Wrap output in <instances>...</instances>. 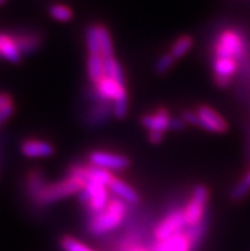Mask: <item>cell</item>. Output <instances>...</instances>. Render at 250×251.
Masks as SVG:
<instances>
[{
    "instance_id": "6da1fadb",
    "label": "cell",
    "mask_w": 250,
    "mask_h": 251,
    "mask_svg": "<svg viewBox=\"0 0 250 251\" xmlns=\"http://www.w3.org/2000/svg\"><path fill=\"white\" fill-rule=\"evenodd\" d=\"M128 213V205L119 198L110 199L100 213L91 216L87 225L88 232L93 236H102L120 226Z\"/></svg>"
},
{
    "instance_id": "7a4b0ae2",
    "label": "cell",
    "mask_w": 250,
    "mask_h": 251,
    "mask_svg": "<svg viewBox=\"0 0 250 251\" xmlns=\"http://www.w3.org/2000/svg\"><path fill=\"white\" fill-rule=\"evenodd\" d=\"M84 185L85 184L81 178L68 175L61 181L46 185L44 190L40 193L37 199H36L35 204H37V205H50V204H54L64 199V198H68L70 195L80 193L84 188Z\"/></svg>"
},
{
    "instance_id": "3957f363",
    "label": "cell",
    "mask_w": 250,
    "mask_h": 251,
    "mask_svg": "<svg viewBox=\"0 0 250 251\" xmlns=\"http://www.w3.org/2000/svg\"><path fill=\"white\" fill-rule=\"evenodd\" d=\"M215 57L220 59H232L239 61L245 56L247 44L245 38L234 29H226L222 32L215 44Z\"/></svg>"
},
{
    "instance_id": "277c9868",
    "label": "cell",
    "mask_w": 250,
    "mask_h": 251,
    "mask_svg": "<svg viewBox=\"0 0 250 251\" xmlns=\"http://www.w3.org/2000/svg\"><path fill=\"white\" fill-rule=\"evenodd\" d=\"M208 189L204 185H196L190 197L189 201L185 205L184 217L187 227L195 226L206 218V208L208 203Z\"/></svg>"
},
{
    "instance_id": "5b68a950",
    "label": "cell",
    "mask_w": 250,
    "mask_h": 251,
    "mask_svg": "<svg viewBox=\"0 0 250 251\" xmlns=\"http://www.w3.org/2000/svg\"><path fill=\"white\" fill-rule=\"evenodd\" d=\"M187 228V222L183 210H174L157 225L155 228V241H165L172 236L183 232Z\"/></svg>"
},
{
    "instance_id": "8992f818",
    "label": "cell",
    "mask_w": 250,
    "mask_h": 251,
    "mask_svg": "<svg viewBox=\"0 0 250 251\" xmlns=\"http://www.w3.org/2000/svg\"><path fill=\"white\" fill-rule=\"evenodd\" d=\"M68 175L76 176L81 178L84 184L87 182H96L108 186L114 180V176L110 171L100 167H96L93 165H74L68 170Z\"/></svg>"
},
{
    "instance_id": "52a82bcc",
    "label": "cell",
    "mask_w": 250,
    "mask_h": 251,
    "mask_svg": "<svg viewBox=\"0 0 250 251\" xmlns=\"http://www.w3.org/2000/svg\"><path fill=\"white\" fill-rule=\"evenodd\" d=\"M89 165H93L100 169L108 171H123L128 169L130 161L127 156L117 154V153L105 152V151H93L88 156Z\"/></svg>"
},
{
    "instance_id": "ba28073f",
    "label": "cell",
    "mask_w": 250,
    "mask_h": 251,
    "mask_svg": "<svg viewBox=\"0 0 250 251\" xmlns=\"http://www.w3.org/2000/svg\"><path fill=\"white\" fill-rule=\"evenodd\" d=\"M93 95L97 102H114L128 93L124 84L105 75L100 82L95 84Z\"/></svg>"
},
{
    "instance_id": "9c48e42d",
    "label": "cell",
    "mask_w": 250,
    "mask_h": 251,
    "mask_svg": "<svg viewBox=\"0 0 250 251\" xmlns=\"http://www.w3.org/2000/svg\"><path fill=\"white\" fill-rule=\"evenodd\" d=\"M196 114L199 118V127L204 130L211 133H226L228 130L225 119L208 106H200Z\"/></svg>"
},
{
    "instance_id": "30bf717a",
    "label": "cell",
    "mask_w": 250,
    "mask_h": 251,
    "mask_svg": "<svg viewBox=\"0 0 250 251\" xmlns=\"http://www.w3.org/2000/svg\"><path fill=\"white\" fill-rule=\"evenodd\" d=\"M84 188L89 193V203L85 208L91 213V216H95V214L100 213L110 201L108 186L96 184V182H87L84 185Z\"/></svg>"
},
{
    "instance_id": "8fae6325",
    "label": "cell",
    "mask_w": 250,
    "mask_h": 251,
    "mask_svg": "<svg viewBox=\"0 0 250 251\" xmlns=\"http://www.w3.org/2000/svg\"><path fill=\"white\" fill-rule=\"evenodd\" d=\"M239 61L232 59H220L215 57L213 61V72H215V82L219 87L225 88L230 84L232 76L236 73Z\"/></svg>"
},
{
    "instance_id": "7c38bea8",
    "label": "cell",
    "mask_w": 250,
    "mask_h": 251,
    "mask_svg": "<svg viewBox=\"0 0 250 251\" xmlns=\"http://www.w3.org/2000/svg\"><path fill=\"white\" fill-rule=\"evenodd\" d=\"M21 152L27 158H45L54 154V146L45 140L27 139L21 144Z\"/></svg>"
},
{
    "instance_id": "4fadbf2b",
    "label": "cell",
    "mask_w": 250,
    "mask_h": 251,
    "mask_svg": "<svg viewBox=\"0 0 250 251\" xmlns=\"http://www.w3.org/2000/svg\"><path fill=\"white\" fill-rule=\"evenodd\" d=\"M171 116L170 112L166 108H159L157 111L153 114L144 115L140 120L142 125L149 131H160V133H165L168 129L170 125Z\"/></svg>"
},
{
    "instance_id": "5bb4252c",
    "label": "cell",
    "mask_w": 250,
    "mask_h": 251,
    "mask_svg": "<svg viewBox=\"0 0 250 251\" xmlns=\"http://www.w3.org/2000/svg\"><path fill=\"white\" fill-rule=\"evenodd\" d=\"M111 115H114L111 102H97V105L89 110L87 115V123L89 126H100L110 120Z\"/></svg>"
},
{
    "instance_id": "9a60e30c",
    "label": "cell",
    "mask_w": 250,
    "mask_h": 251,
    "mask_svg": "<svg viewBox=\"0 0 250 251\" xmlns=\"http://www.w3.org/2000/svg\"><path fill=\"white\" fill-rule=\"evenodd\" d=\"M151 251H192L185 233L180 232L165 241H155Z\"/></svg>"
},
{
    "instance_id": "2e32d148",
    "label": "cell",
    "mask_w": 250,
    "mask_h": 251,
    "mask_svg": "<svg viewBox=\"0 0 250 251\" xmlns=\"http://www.w3.org/2000/svg\"><path fill=\"white\" fill-rule=\"evenodd\" d=\"M109 189H110L119 199H121V201H125L127 204L136 205V204L139 203V195H138V193H137L130 185H128L127 182H124L120 178L115 177L114 180L111 181V184L109 185Z\"/></svg>"
},
{
    "instance_id": "e0dca14e",
    "label": "cell",
    "mask_w": 250,
    "mask_h": 251,
    "mask_svg": "<svg viewBox=\"0 0 250 251\" xmlns=\"http://www.w3.org/2000/svg\"><path fill=\"white\" fill-rule=\"evenodd\" d=\"M0 59L14 64L22 60V52L13 36L4 35L3 40L0 41Z\"/></svg>"
},
{
    "instance_id": "ac0fdd59",
    "label": "cell",
    "mask_w": 250,
    "mask_h": 251,
    "mask_svg": "<svg viewBox=\"0 0 250 251\" xmlns=\"http://www.w3.org/2000/svg\"><path fill=\"white\" fill-rule=\"evenodd\" d=\"M46 181H45V176L40 170H31V171L27 174V177H26V189H27V193H28V197L33 203L36 201V199L38 198L40 193L44 190V188L46 186Z\"/></svg>"
},
{
    "instance_id": "d6986e66",
    "label": "cell",
    "mask_w": 250,
    "mask_h": 251,
    "mask_svg": "<svg viewBox=\"0 0 250 251\" xmlns=\"http://www.w3.org/2000/svg\"><path fill=\"white\" fill-rule=\"evenodd\" d=\"M206 231H207V218H204L202 222L195 225V226L187 227V228L184 229V233H185L188 242H189L190 250L195 251L196 249L199 248Z\"/></svg>"
},
{
    "instance_id": "ffe728a7",
    "label": "cell",
    "mask_w": 250,
    "mask_h": 251,
    "mask_svg": "<svg viewBox=\"0 0 250 251\" xmlns=\"http://www.w3.org/2000/svg\"><path fill=\"white\" fill-rule=\"evenodd\" d=\"M87 73L93 84L98 83L105 76V63L102 55H89L87 60Z\"/></svg>"
},
{
    "instance_id": "44dd1931",
    "label": "cell",
    "mask_w": 250,
    "mask_h": 251,
    "mask_svg": "<svg viewBox=\"0 0 250 251\" xmlns=\"http://www.w3.org/2000/svg\"><path fill=\"white\" fill-rule=\"evenodd\" d=\"M16 40L17 45H18L19 50L22 52V55H27L37 50L40 44H41V38L38 35H31V33H26V35H18L13 36Z\"/></svg>"
},
{
    "instance_id": "7402d4cb",
    "label": "cell",
    "mask_w": 250,
    "mask_h": 251,
    "mask_svg": "<svg viewBox=\"0 0 250 251\" xmlns=\"http://www.w3.org/2000/svg\"><path fill=\"white\" fill-rule=\"evenodd\" d=\"M98 33V40H100V46H101V55L102 57H111L114 56V49H112V41L111 36L109 33L108 28L104 25H96Z\"/></svg>"
},
{
    "instance_id": "603a6c76",
    "label": "cell",
    "mask_w": 250,
    "mask_h": 251,
    "mask_svg": "<svg viewBox=\"0 0 250 251\" xmlns=\"http://www.w3.org/2000/svg\"><path fill=\"white\" fill-rule=\"evenodd\" d=\"M105 75L111 78V79L116 80V82L124 84V73L123 68L116 60H115L114 56L111 57H105Z\"/></svg>"
},
{
    "instance_id": "cb8c5ba5",
    "label": "cell",
    "mask_w": 250,
    "mask_h": 251,
    "mask_svg": "<svg viewBox=\"0 0 250 251\" xmlns=\"http://www.w3.org/2000/svg\"><path fill=\"white\" fill-rule=\"evenodd\" d=\"M192 46H193V38L188 35L180 36L172 45L170 54L174 59H180L192 49Z\"/></svg>"
},
{
    "instance_id": "d4e9b609",
    "label": "cell",
    "mask_w": 250,
    "mask_h": 251,
    "mask_svg": "<svg viewBox=\"0 0 250 251\" xmlns=\"http://www.w3.org/2000/svg\"><path fill=\"white\" fill-rule=\"evenodd\" d=\"M116 251H151V246L143 245L138 236L129 235L119 242Z\"/></svg>"
},
{
    "instance_id": "484cf974",
    "label": "cell",
    "mask_w": 250,
    "mask_h": 251,
    "mask_svg": "<svg viewBox=\"0 0 250 251\" xmlns=\"http://www.w3.org/2000/svg\"><path fill=\"white\" fill-rule=\"evenodd\" d=\"M85 44L89 55H101V46L96 25H89L85 31Z\"/></svg>"
},
{
    "instance_id": "4316f807",
    "label": "cell",
    "mask_w": 250,
    "mask_h": 251,
    "mask_svg": "<svg viewBox=\"0 0 250 251\" xmlns=\"http://www.w3.org/2000/svg\"><path fill=\"white\" fill-rule=\"evenodd\" d=\"M49 13L53 18L59 21V22H68L73 18V10L64 4H54L49 9Z\"/></svg>"
},
{
    "instance_id": "83f0119b",
    "label": "cell",
    "mask_w": 250,
    "mask_h": 251,
    "mask_svg": "<svg viewBox=\"0 0 250 251\" xmlns=\"http://www.w3.org/2000/svg\"><path fill=\"white\" fill-rule=\"evenodd\" d=\"M60 246L64 251H95L70 236H64L60 240Z\"/></svg>"
},
{
    "instance_id": "f1b7e54d",
    "label": "cell",
    "mask_w": 250,
    "mask_h": 251,
    "mask_svg": "<svg viewBox=\"0 0 250 251\" xmlns=\"http://www.w3.org/2000/svg\"><path fill=\"white\" fill-rule=\"evenodd\" d=\"M250 191V177L249 176H245V178H243L240 182H239L236 186L234 188L231 193V199L232 201H240L245 195Z\"/></svg>"
},
{
    "instance_id": "f546056e",
    "label": "cell",
    "mask_w": 250,
    "mask_h": 251,
    "mask_svg": "<svg viewBox=\"0 0 250 251\" xmlns=\"http://www.w3.org/2000/svg\"><path fill=\"white\" fill-rule=\"evenodd\" d=\"M114 116L116 119H124L128 114V95H124L123 97L117 99L116 101H114Z\"/></svg>"
},
{
    "instance_id": "4dcf8cb0",
    "label": "cell",
    "mask_w": 250,
    "mask_h": 251,
    "mask_svg": "<svg viewBox=\"0 0 250 251\" xmlns=\"http://www.w3.org/2000/svg\"><path fill=\"white\" fill-rule=\"evenodd\" d=\"M174 61L175 59L172 57V55H171L170 52H168V54L162 55L159 60H157V63H156V67H155L156 72H157L159 74H165L166 72H168V70L171 69Z\"/></svg>"
},
{
    "instance_id": "1f68e13d",
    "label": "cell",
    "mask_w": 250,
    "mask_h": 251,
    "mask_svg": "<svg viewBox=\"0 0 250 251\" xmlns=\"http://www.w3.org/2000/svg\"><path fill=\"white\" fill-rule=\"evenodd\" d=\"M183 120L190 125H195V126H199V118H198V114L193 111H184L183 112Z\"/></svg>"
},
{
    "instance_id": "d6a6232c",
    "label": "cell",
    "mask_w": 250,
    "mask_h": 251,
    "mask_svg": "<svg viewBox=\"0 0 250 251\" xmlns=\"http://www.w3.org/2000/svg\"><path fill=\"white\" fill-rule=\"evenodd\" d=\"M13 112H14V105L8 106V107H5L4 110L0 111V126H1L6 120H9V118L13 115Z\"/></svg>"
},
{
    "instance_id": "836d02e7",
    "label": "cell",
    "mask_w": 250,
    "mask_h": 251,
    "mask_svg": "<svg viewBox=\"0 0 250 251\" xmlns=\"http://www.w3.org/2000/svg\"><path fill=\"white\" fill-rule=\"evenodd\" d=\"M185 121L183 119H177V118H171L170 121V125H168V129L171 130H175V131H179V130H183L184 127H185Z\"/></svg>"
},
{
    "instance_id": "e575fe53",
    "label": "cell",
    "mask_w": 250,
    "mask_h": 251,
    "mask_svg": "<svg viewBox=\"0 0 250 251\" xmlns=\"http://www.w3.org/2000/svg\"><path fill=\"white\" fill-rule=\"evenodd\" d=\"M10 105H13L12 96L8 93H0V111Z\"/></svg>"
},
{
    "instance_id": "d590c367",
    "label": "cell",
    "mask_w": 250,
    "mask_h": 251,
    "mask_svg": "<svg viewBox=\"0 0 250 251\" xmlns=\"http://www.w3.org/2000/svg\"><path fill=\"white\" fill-rule=\"evenodd\" d=\"M148 138L151 143L159 144L164 139V133H160V131H149Z\"/></svg>"
},
{
    "instance_id": "8d00e7d4",
    "label": "cell",
    "mask_w": 250,
    "mask_h": 251,
    "mask_svg": "<svg viewBox=\"0 0 250 251\" xmlns=\"http://www.w3.org/2000/svg\"><path fill=\"white\" fill-rule=\"evenodd\" d=\"M4 35H5V33H0V41H1V40H3Z\"/></svg>"
},
{
    "instance_id": "74e56055",
    "label": "cell",
    "mask_w": 250,
    "mask_h": 251,
    "mask_svg": "<svg viewBox=\"0 0 250 251\" xmlns=\"http://www.w3.org/2000/svg\"><path fill=\"white\" fill-rule=\"evenodd\" d=\"M4 3V0H0V4H3Z\"/></svg>"
},
{
    "instance_id": "f35d334b",
    "label": "cell",
    "mask_w": 250,
    "mask_h": 251,
    "mask_svg": "<svg viewBox=\"0 0 250 251\" xmlns=\"http://www.w3.org/2000/svg\"><path fill=\"white\" fill-rule=\"evenodd\" d=\"M248 176H249V177H250V171H249V174H248Z\"/></svg>"
}]
</instances>
